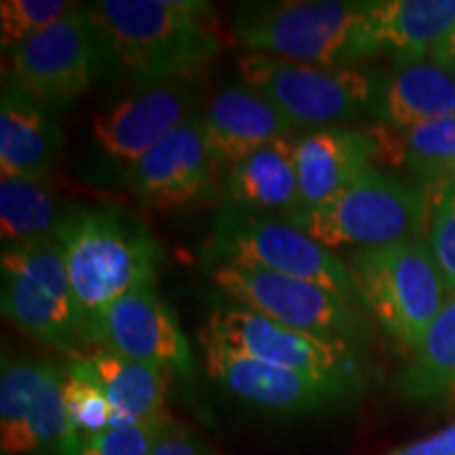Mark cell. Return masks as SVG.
<instances>
[{"label":"cell","mask_w":455,"mask_h":455,"mask_svg":"<svg viewBox=\"0 0 455 455\" xmlns=\"http://www.w3.org/2000/svg\"><path fill=\"white\" fill-rule=\"evenodd\" d=\"M432 201L418 181L367 167L331 201L299 209L281 220L299 228L327 249H361L413 241L428 232Z\"/></svg>","instance_id":"4"},{"label":"cell","mask_w":455,"mask_h":455,"mask_svg":"<svg viewBox=\"0 0 455 455\" xmlns=\"http://www.w3.org/2000/svg\"><path fill=\"white\" fill-rule=\"evenodd\" d=\"M209 378L244 405L275 415H308L348 405L361 395L346 386L258 361L203 341Z\"/></svg>","instance_id":"14"},{"label":"cell","mask_w":455,"mask_h":455,"mask_svg":"<svg viewBox=\"0 0 455 455\" xmlns=\"http://www.w3.org/2000/svg\"><path fill=\"white\" fill-rule=\"evenodd\" d=\"M57 244L87 344L98 346L106 312L124 295L156 287L163 249L138 215L114 204H70Z\"/></svg>","instance_id":"2"},{"label":"cell","mask_w":455,"mask_h":455,"mask_svg":"<svg viewBox=\"0 0 455 455\" xmlns=\"http://www.w3.org/2000/svg\"><path fill=\"white\" fill-rule=\"evenodd\" d=\"M203 74L131 89L98 110L91 121V144L108 169L129 171L169 133L198 114Z\"/></svg>","instance_id":"12"},{"label":"cell","mask_w":455,"mask_h":455,"mask_svg":"<svg viewBox=\"0 0 455 455\" xmlns=\"http://www.w3.org/2000/svg\"><path fill=\"white\" fill-rule=\"evenodd\" d=\"M98 348L150 363L186 382L195 375L190 341L156 295V287L135 289L106 312Z\"/></svg>","instance_id":"15"},{"label":"cell","mask_w":455,"mask_h":455,"mask_svg":"<svg viewBox=\"0 0 455 455\" xmlns=\"http://www.w3.org/2000/svg\"><path fill=\"white\" fill-rule=\"evenodd\" d=\"M152 455H218L215 449L195 435L190 428L181 426L173 419H167L163 424L161 435H158L156 445L152 449Z\"/></svg>","instance_id":"32"},{"label":"cell","mask_w":455,"mask_h":455,"mask_svg":"<svg viewBox=\"0 0 455 455\" xmlns=\"http://www.w3.org/2000/svg\"><path fill=\"white\" fill-rule=\"evenodd\" d=\"M455 28V0H371L373 55L392 61L428 57Z\"/></svg>","instance_id":"22"},{"label":"cell","mask_w":455,"mask_h":455,"mask_svg":"<svg viewBox=\"0 0 455 455\" xmlns=\"http://www.w3.org/2000/svg\"><path fill=\"white\" fill-rule=\"evenodd\" d=\"M371 131L378 146V161L403 169L409 180L426 190L436 186L455 167V114L409 129L375 124Z\"/></svg>","instance_id":"23"},{"label":"cell","mask_w":455,"mask_h":455,"mask_svg":"<svg viewBox=\"0 0 455 455\" xmlns=\"http://www.w3.org/2000/svg\"><path fill=\"white\" fill-rule=\"evenodd\" d=\"M0 304L11 325L66 352L87 346L57 241L3 247Z\"/></svg>","instance_id":"10"},{"label":"cell","mask_w":455,"mask_h":455,"mask_svg":"<svg viewBox=\"0 0 455 455\" xmlns=\"http://www.w3.org/2000/svg\"><path fill=\"white\" fill-rule=\"evenodd\" d=\"M201 341L224 346L270 365L341 384L356 395L365 392L367 373L361 346L295 331L228 299L220 301L209 312Z\"/></svg>","instance_id":"8"},{"label":"cell","mask_w":455,"mask_h":455,"mask_svg":"<svg viewBox=\"0 0 455 455\" xmlns=\"http://www.w3.org/2000/svg\"><path fill=\"white\" fill-rule=\"evenodd\" d=\"M455 114V70L432 57L392 61L379 70L371 116L390 129H409Z\"/></svg>","instance_id":"18"},{"label":"cell","mask_w":455,"mask_h":455,"mask_svg":"<svg viewBox=\"0 0 455 455\" xmlns=\"http://www.w3.org/2000/svg\"><path fill=\"white\" fill-rule=\"evenodd\" d=\"M384 455H455V422L441 428L435 435L407 443Z\"/></svg>","instance_id":"33"},{"label":"cell","mask_w":455,"mask_h":455,"mask_svg":"<svg viewBox=\"0 0 455 455\" xmlns=\"http://www.w3.org/2000/svg\"><path fill=\"white\" fill-rule=\"evenodd\" d=\"M430 57L432 60L439 61V64L455 70V28L447 34L445 38H443V43L439 44V47L432 51Z\"/></svg>","instance_id":"34"},{"label":"cell","mask_w":455,"mask_h":455,"mask_svg":"<svg viewBox=\"0 0 455 455\" xmlns=\"http://www.w3.org/2000/svg\"><path fill=\"white\" fill-rule=\"evenodd\" d=\"M344 259L367 310L411 350L451 298L422 238L356 249Z\"/></svg>","instance_id":"7"},{"label":"cell","mask_w":455,"mask_h":455,"mask_svg":"<svg viewBox=\"0 0 455 455\" xmlns=\"http://www.w3.org/2000/svg\"><path fill=\"white\" fill-rule=\"evenodd\" d=\"M167 419L169 418L158 419V422L116 426L104 435L78 443L76 455H152V449H155L163 424Z\"/></svg>","instance_id":"30"},{"label":"cell","mask_w":455,"mask_h":455,"mask_svg":"<svg viewBox=\"0 0 455 455\" xmlns=\"http://www.w3.org/2000/svg\"><path fill=\"white\" fill-rule=\"evenodd\" d=\"M64 146L55 112L3 76L0 95V175L49 178Z\"/></svg>","instance_id":"19"},{"label":"cell","mask_w":455,"mask_h":455,"mask_svg":"<svg viewBox=\"0 0 455 455\" xmlns=\"http://www.w3.org/2000/svg\"><path fill=\"white\" fill-rule=\"evenodd\" d=\"M203 118L209 148L224 173L298 129L268 98L241 81L215 91Z\"/></svg>","instance_id":"16"},{"label":"cell","mask_w":455,"mask_h":455,"mask_svg":"<svg viewBox=\"0 0 455 455\" xmlns=\"http://www.w3.org/2000/svg\"><path fill=\"white\" fill-rule=\"evenodd\" d=\"M70 365L104 390L118 415V426L158 422L169 418L171 373L164 369L106 348L72 358Z\"/></svg>","instance_id":"21"},{"label":"cell","mask_w":455,"mask_h":455,"mask_svg":"<svg viewBox=\"0 0 455 455\" xmlns=\"http://www.w3.org/2000/svg\"><path fill=\"white\" fill-rule=\"evenodd\" d=\"M68 209L51 178H0L3 247L55 241Z\"/></svg>","instance_id":"25"},{"label":"cell","mask_w":455,"mask_h":455,"mask_svg":"<svg viewBox=\"0 0 455 455\" xmlns=\"http://www.w3.org/2000/svg\"><path fill=\"white\" fill-rule=\"evenodd\" d=\"M3 76L53 112L76 104L95 78L106 76L104 43L89 4L11 51Z\"/></svg>","instance_id":"11"},{"label":"cell","mask_w":455,"mask_h":455,"mask_svg":"<svg viewBox=\"0 0 455 455\" xmlns=\"http://www.w3.org/2000/svg\"><path fill=\"white\" fill-rule=\"evenodd\" d=\"M369 4L350 0H281L241 4L232 36L244 51L301 64L344 68L373 55Z\"/></svg>","instance_id":"3"},{"label":"cell","mask_w":455,"mask_h":455,"mask_svg":"<svg viewBox=\"0 0 455 455\" xmlns=\"http://www.w3.org/2000/svg\"><path fill=\"white\" fill-rule=\"evenodd\" d=\"M238 81L268 98L295 127L329 129L371 116L379 70L329 68L247 53L236 60Z\"/></svg>","instance_id":"6"},{"label":"cell","mask_w":455,"mask_h":455,"mask_svg":"<svg viewBox=\"0 0 455 455\" xmlns=\"http://www.w3.org/2000/svg\"><path fill=\"white\" fill-rule=\"evenodd\" d=\"M221 196L228 207L249 213L283 215L299 212V178L295 138L287 135L259 148L221 178Z\"/></svg>","instance_id":"20"},{"label":"cell","mask_w":455,"mask_h":455,"mask_svg":"<svg viewBox=\"0 0 455 455\" xmlns=\"http://www.w3.org/2000/svg\"><path fill=\"white\" fill-rule=\"evenodd\" d=\"M204 259L209 264L236 261L258 266L318 284L367 312L346 259L276 215L249 213L228 204L220 207L213 213L209 241L204 243Z\"/></svg>","instance_id":"5"},{"label":"cell","mask_w":455,"mask_h":455,"mask_svg":"<svg viewBox=\"0 0 455 455\" xmlns=\"http://www.w3.org/2000/svg\"><path fill=\"white\" fill-rule=\"evenodd\" d=\"M378 161V146L369 129L329 127L295 138L301 209L331 201Z\"/></svg>","instance_id":"17"},{"label":"cell","mask_w":455,"mask_h":455,"mask_svg":"<svg viewBox=\"0 0 455 455\" xmlns=\"http://www.w3.org/2000/svg\"><path fill=\"white\" fill-rule=\"evenodd\" d=\"M64 398L68 419L78 441L104 435L118 426V415L104 390L72 365L66 367Z\"/></svg>","instance_id":"28"},{"label":"cell","mask_w":455,"mask_h":455,"mask_svg":"<svg viewBox=\"0 0 455 455\" xmlns=\"http://www.w3.org/2000/svg\"><path fill=\"white\" fill-rule=\"evenodd\" d=\"M106 53V76L129 89L198 76L221 51L218 17L198 0H98L89 4Z\"/></svg>","instance_id":"1"},{"label":"cell","mask_w":455,"mask_h":455,"mask_svg":"<svg viewBox=\"0 0 455 455\" xmlns=\"http://www.w3.org/2000/svg\"><path fill=\"white\" fill-rule=\"evenodd\" d=\"M426 244L449 295H455V198H443L432 204Z\"/></svg>","instance_id":"31"},{"label":"cell","mask_w":455,"mask_h":455,"mask_svg":"<svg viewBox=\"0 0 455 455\" xmlns=\"http://www.w3.org/2000/svg\"><path fill=\"white\" fill-rule=\"evenodd\" d=\"M212 281L224 299L295 331L352 346H363L369 335L365 310L318 284L236 261L212 264Z\"/></svg>","instance_id":"9"},{"label":"cell","mask_w":455,"mask_h":455,"mask_svg":"<svg viewBox=\"0 0 455 455\" xmlns=\"http://www.w3.org/2000/svg\"><path fill=\"white\" fill-rule=\"evenodd\" d=\"M401 398L415 405H445L455 401V295L413 348V356L396 375Z\"/></svg>","instance_id":"24"},{"label":"cell","mask_w":455,"mask_h":455,"mask_svg":"<svg viewBox=\"0 0 455 455\" xmlns=\"http://www.w3.org/2000/svg\"><path fill=\"white\" fill-rule=\"evenodd\" d=\"M68 0H3L0 3V43L11 53L28 38L36 36L76 9Z\"/></svg>","instance_id":"29"},{"label":"cell","mask_w":455,"mask_h":455,"mask_svg":"<svg viewBox=\"0 0 455 455\" xmlns=\"http://www.w3.org/2000/svg\"><path fill=\"white\" fill-rule=\"evenodd\" d=\"M224 171L204 133L203 112L192 116L129 171L124 184L141 204L158 212L196 207L221 195Z\"/></svg>","instance_id":"13"},{"label":"cell","mask_w":455,"mask_h":455,"mask_svg":"<svg viewBox=\"0 0 455 455\" xmlns=\"http://www.w3.org/2000/svg\"><path fill=\"white\" fill-rule=\"evenodd\" d=\"M53 363L26 355H4L0 365V449L26 455L28 418Z\"/></svg>","instance_id":"26"},{"label":"cell","mask_w":455,"mask_h":455,"mask_svg":"<svg viewBox=\"0 0 455 455\" xmlns=\"http://www.w3.org/2000/svg\"><path fill=\"white\" fill-rule=\"evenodd\" d=\"M428 196H430L432 204H435L436 201H443V198H455V167L449 171V173L439 181V184L430 188Z\"/></svg>","instance_id":"35"},{"label":"cell","mask_w":455,"mask_h":455,"mask_svg":"<svg viewBox=\"0 0 455 455\" xmlns=\"http://www.w3.org/2000/svg\"><path fill=\"white\" fill-rule=\"evenodd\" d=\"M66 369L51 365L47 379L34 403L26 428V455H76L78 441L72 432L64 398Z\"/></svg>","instance_id":"27"}]
</instances>
